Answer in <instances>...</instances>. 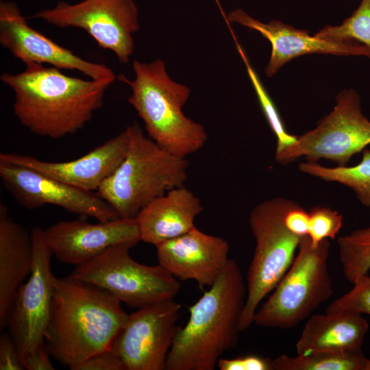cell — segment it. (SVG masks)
<instances>
[{
    "label": "cell",
    "instance_id": "cell-1",
    "mask_svg": "<svg viewBox=\"0 0 370 370\" xmlns=\"http://www.w3.org/2000/svg\"><path fill=\"white\" fill-rule=\"evenodd\" d=\"M60 70L30 63L23 72L0 77L14 93L13 110L21 123L53 139L82 130L101 108L106 89L115 80H85Z\"/></svg>",
    "mask_w": 370,
    "mask_h": 370
},
{
    "label": "cell",
    "instance_id": "cell-2",
    "mask_svg": "<svg viewBox=\"0 0 370 370\" xmlns=\"http://www.w3.org/2000/svg\"><path fill=\"white\" fill-rule=\"evenodd\" d=\"M127 317L106 290L69 275L56 278L44 341L55 360L73 370L111 347Z\"/></svg>",
    "mask_w": 370,
    "mask_h": 370
},
{
    "label": "cell",
    "instance_id": "cell-3",
    "mask_svg": "<svg viewBox=\"0 0 370 370\" xmlns=\"http://www.w3.org/2000/svg\"><path fill=\"white\" fill-rule=\"evenodd\" d=\"M246 296L241 270L230 259L209 289L189 307V319L177 330L165 369L213 370L238 343Z\"/></svg>",
    "mask_w": 370,
    "mask_h": 370
},
{
    "label": "cell",
    "instance_id": "cell-4",
    "mask_svg": "<svg viewBox=\"0 0 370 370\" xmlns=\"http://www.w3.org/2000/svg\"><path fill=\"white\" fill-rule=\"evenodd\" d=\"M132 66L134 80L123 75L118 78L132 88L128 102L143 120L149 138L165 150L184 158L202 149L208 140L204 127L182 111L190 88L173 81L160 59L149 63L135 60Z\"/></svg>",
    "mask_w": 370,
    "mask_h": 370
},
{
    "label": "cell",
    "instance_id": "cell-5",
    "mask_svg": "<svg viewBox=\"0 0 370 370\" xmlns=\"http://www.w3.org/2000/svg\"><path fill=\"white\" fill-rule=\"evenodd\" d=\"M126 129L129 134L126 155L97 194L119 218L134 219L153 199L184 185L188 162L186 158L171 153L146 137L136 123Z\"/></svg>",
    "mask_w": 370,
    "mask_h": 370
},
{
    "label": "cell",
    "instance_id": "cell-6",
    "mask_svg": "<svg viewBox=\"0 0 370 370\" xmlns=\"http://www.w3.org/2000/svg\"><path fill=\"white\" fill-rule=\"evenodd\" d=\"M330 249L329 239L314 247L308 235L303 236L292 264L256 310L254 323L291 329L330 299L334 292L328 270Z\"/></svg>",
    "mask_w": 370,
    "mask_h": 370
},
{
    "label": "cell",
    "instance_id": "cell-7",
    "mask_svg": "<svg viewBox=\"0 0 370 370\" xmlns=\"http://www.w3.org/2000/svg\"><path fill=\"white\" fill-rule=\"evenodd\" d=\"M292 202L275 197L260 202L249 214V225L256 245L247 271L241 332L254 323L258 306L286 273L297 254L302 237L289 231L284 221Z\"/></svg>",
    "mask_w": 370,
    "mask_h": 370
},
{
    "label": "cell",
    "instance_id": "cell-8",
    "mask_svg": "<svg viewBox=\"0 0 370 370\" xmlns=\"http://www.w3.org/2000/svg\"><path fill=\"white\" fill-rule=\"evenodd\" d=\"M132 246L109 247L92 260L75 266L69 276L101 287L130 308L173 299L180 289L177 278L160 264L148 266L135 261Z\"/></svg>",
    "mask_w": 370,
    "mask_h": 370
},
{
    "label": "cell",
    "instance_id": "cell-9",
    "mask_svg": "<svg viewBox=\"0 0 370 370\" xmlns=\"http://www.w3.org/2000/svg\"><path fill=\"white\" fill-rule=\"evenodd\" d=\"M370 145V120L362 113L359 94L354 89L341 91L333 110L314 129L297 136L296 143L275 153V159L286 165L304 158L321 159L347 166L357 153Z\"/></svg>",
    "mask_w": 370,
    "mask_h": 370
},
{
    "label": "cell",
    "instance_id": "cell-10",
    "mask_svg": "<svg viewBox=\"0 0 370 370\" xmlns=\"http://www.w3.org/2000/svg\"><path fill=\"white\" fill-rule=\"evenodd\" d=\"M32 17L62 28L84 29L100 47L114 52L124 64L133 53L132 35L139 29L134 0H84L75 4L59 1Z\"/></svg>",
    "mask_w": 370,
    "mask_h": 370
},
{
    "label": "cell",
    "instance_id": "cell-11",
    "mask_svg": "<svg viewBox=\"0 0 370 370\" xmlns=\"http://www.w3.org/2000/svg\"><path fill=\"white\" fill-rule=\"evenodd\" d=\"M181 308L168 299L128 314L111 345L125 370L165 369Z\"/></svg>",
    "mask_w": 370,
    "mask_h": 370
},
{
    "label": "cell",
    "instance_id": "cell-12",
    "mask_svg": "<svg viewBox=\"0 0 370 370\" xmlns=\"http://www.w3.org/2000/svg\"><path fill=\"white\" fill-rule=\"evenodd\" d=\"M31 235L32 271L17 291L7 326L22 358L44 341L56 278L51 269L53 254L44 230L35 227Z\"/></svg>",
    "mask_w": 370,
    "mask_h": 370
},
{
    "label": "cell",
    "instance_id": "cell-13",
    "mask_svg": "<svg viewBox=\"0 0 370 370\" xmlns=\"http://www.w3.org/2000/svg\"><path fill=\"white\" fill-rule=\"evenodd\" d=\"M0 177L14 199L27 209L54 205L101 222L119 218L114 208L97 193L70 186L30 168L0 161Z\"/></svg>",
    "mask_w": 370,
    "mask_h": 370
},
{
    "label": "cell",
    "instance_id": "cell-14",
    "mask_svg": "<svg viewBox=\"0 0 370 370\" xmlns=\"http://www.w3.org/2000/svg\"><path fill=\"white\" fill-rule=\"evenodd\" d=\"M0 43L25 65L49 64L79 71L94 79L116 77L106 66L82 59L32 28L14 2H0Z\"/></svg>",
    "mask_w": 370,
    "mask_h": 370
},
{
    "label": "cell",
    "instance_id": "cell-15",
    "mask_svg": "<svg viewBox=\"0 0 370 370\" xmlns=\"http://www.w3.org/2000/svg\"><path fill=\"white\" fill-rule=\"evenodd\" d=\"M47 243L58 260L79 265L114 245L135 246L140 240L136 218H119L98 223L60 221L44 230Z\"/></svg>",
    "mask_w": 370,
    "mask_h": 370
},
{
    "label": "cell",
    "instance_id": "cell-16",
    "mask_svg": "<svg viewBox=\"0 0 370 370\" xmlns=\"http://www.w3.org/2000/svg\"><path fill=\"white\" fill-rule=\"evenodd\" d=\"M255 30L271 44V53L265 68L268 77L273 76L281 67L293 58L311 53L338 56H360L370 59V48L356 40H331L310 36L308 31L299 29L280 21L262 23L241 9L229 13L225 19Z\"/></svg>",
    "mask_w": 370,
    "mask_h": 370
},
{
    "label": "cell",
    "instance_id": "cell-17",
    "mask_svg": "<svg viewBox=\"0 0 370 370\" xmlns=\"http://www.w3.org/2000/svg\"><path fill=\"white\" fill-rule=\"evenodd\" d=\"M155 247L159 264L177 279L194 280L201 288L210 287L230 260L227 241L196 227Z\"/></svg>",
    "mask_w": 370,
    "mask_h": 370
},
{
    "label": "cell",
    "instance_id": "cell-18",
    "mask_svg": "<svg viewBox=\"0 0 370 370\" xmlns=\"http://www.w3.org/2000/svg\"><path fill=\"white\" fill-rule=\"evenodd\" d=\"M129 145L127 129L90 151L68 162H47L36 158L12 153H1L0 161L21 165L70 186L92 192L124 159Z\"/></svg>",
    "mask_w": 370,
    "mask_h": 370
},
{
    "label": "cell",
    "instance_id": "cell-19",
    "mask_svg": "<svg viewBox=\"0 0 370 370\" xmlns=\"http://www.w3.org/2000/svg\"><path fill=\"white\" fill-rule=\"evenodd\" d=\"M199 198L184 186L153 199L137 214L140 240L154 246L185 234L203 211Z\"/></svg>",
    "mask_w": 370,
    "mask_h": 370
},
{
    "label": "cell",
    "instance_id": "cell-20",
    "mask_svg": "<svg viewBox=\"0 0 370 370\" xmlns=\"http://www.w3.org/2000/svg\"><path fill=\"white\" fill-rule=\"evenodd\" d=\"M33 265L31 233L0 204V328H7L17 291Z\"/></svg>",
    "mask_w": 370,
    "mask_h": 370
},
{
    "label": "cell",
    "instance_id": "cell-21",
    "mask_svg": "<svg viewBox=\"0 0 370 370\" xmlns=\"http://www.w3.org/2000/svg\"><path fill=\"white\" fill-rule=\"evenodd\" d=\"M369 328L367 321L358 313L311 314L295 344L297 354L361 351Z\"/></svg>",
    "mask_w": 370,
    "mask_h": 370
},
{
    "label": "cell",
    "instance_id": "cell-22",
    "mask_svg": "<svg viewBox=\"0 0 370 370\" xmlns=\"http://www.w3.org/2000/svg\"><path fill=\"white\" fill-rule=\"evenodd\" d=\"M306 174L329 182H337L351 188L362 205L370 208V149L362 151L356 165L327 167L317 162L306 161L298 166Z\"/></svg>",
    "mask_w": 370,
    "mask_h": 370
},
{
    "label": "cell",
    "instance_id": "cell-23",
    "mask_svg": "<svg viewBox=\"0 0 370 370\" xmlns=\"http://www.w3.org/2000/svg\"><path fill=\"white\" fill-rule=\"evenodd\" d=\"M368 358L362 350L347 353L317 352L306 355H280L273 370H366Z\"/></svg>",
    "mask_w": 370,
    "mask_h": 370
},
{
    "label": "cell",
    "instance_id": "cell-24",
    "mask_svg": "<svg viewBox=\"0 0 370 370\" xmlns=\"http://www.w3.org/2000/svg\"><path fill=\"white\" fill-rule=\"evenodd\" d=\"M337 245L343 275L353 284L370 270V227L338 237Z\"/></svg>",
    "mask_w": 370,
    "mask_h": 370
},
{
    "label": "cell",
    "instance_id": "cell-25",
    "mask_svg": "<svg viewBox=\"0 0 370 370\" xmlns=\"http://www.w3.org/2000/svg\"><path fill=\"white\" fill-rule=\"evenodd\" d=\"M232 37L245 65L247 75L254 88L263 114L277 138L275 153L280 152L294 145L297 141V136L291 134L286 131L273 100L267 92L257 73L250 64L245 51L238 43L234 34L232 35Z\"/></svg>",
    "mask_w": 370,
    "mask_h": 370
},
{
    "label": "cell",
    "instance_id": "cell-26",
    "mask_svg": "<svg viewBox=\"0 0 370 370\" xmlns=\"http://www.w3.org/2000/svg\"><path fill=\"white\" fill-rule=\"evenodd\" d=\"M321 39L356 40L370 48V0H361L358 8L339 25H326L314 34Z\"/></svg>",
    "mask_w": 370,
    "mask_h": 370
},
{
    "label": "cell",
    "instance_id": "cell-27",
    "mask_svg": "<svg viewBox=\"0 0 370 370\" xmlns=\"http://www.w3.org/2000/svg\"><path fill=\"white\" fill-rule=\"evenodd\" d=\"M308 236L314 247L323 240L334 239L343 226L342 214L329 207L314 206L308 211Z\"/></svg>",
    "mask_w": 370,
    "mask_h": 370
},
{
    "label": "cell",
    "instance_id": "cell-28",
    "mask_svg": "<svg viewBox=\"0 0 370 370\" xmlns=\"http://www.w3.org/2000/svg\"><path fill=\"white\" fill-rule=\"evenodd\" d=\"M325 312H352L370 315V275H363L347 293L334 300Z\"/></svg>",
    "mask_w": 370,
    "mask_h": 370
},
{
    "label": "cell",
    "instance_id": "cell-29",
    "mask_svg": "<svg viewBox=\"0 0 370 370\" xmlns=\"http://www.w3.org/2000/svg\"><path fill=\"white\" fill-rule=\"evenodd\" d=\"M217 366L220 370H273L271 359L256 355L220 358Z\"/></svg>",
    "mask_w": 370,
    "mask_h": 370
},
{
    "label": "cell",
    "instance_id": "cell-30",
    "mask_svg": "<svg viewBox=\"0 0 370 370\" xmlns=\"http://www.w3.org/2000/svg\"><path fill=\"white\" fill-rule=\"evenodd\" d=\"M73 370H125L115 352L111 347L90 356Z\"/></svg>",
    "mask_w": 370,
    "mask_h": 370
},
{
    "label": "cell",
    "instance_id": "cell-31",
    "mask_svg": "<svg viewBox=\"0 0 370 370\" xmlns=\"http://www.w3.org/2000/svg\"><path fill=\"white\" fill-rule=\"evenodd\" d=\"M25 369L18 347L10 334L3 332L0 337V370Z\"/></svg>",
    "mask_w": 370,
    "mask_h": 370
},
{
    "label": "cell",
    "instance_id": "cell-32",
    "mask_svg": "<svg viewBox=\"0 0 370 370\" xmlns=\"http://www.w3.org/2000/svg\"><path fill=\"white\" fill-rule=\"evenodd\" d=\"M284 224L294 234L303 237L308 233V212L296 202H292L286 212Z\"/></svg>",
    "mask_w": 370,
    "mask_h": 370
},
{
    "label": "cell",
    "instance_id": "cell-33",
    "mask_svg": "<svg viewBox=\"0 0 370 370\" xmlns=\"http://www.w3.org/2000/svg\"><path fill=\"white\" fill-rule=\"evenodd\" d=\"M45 341L40 343L32 352L22 358L23 365L27 370H54Z\"/></svg>",
    "mask_w": 370,
    "mask_h": 370
},
{
    "label": "cell",
    "instance_id": "cell-34",
    "mask_svg": "<svg viewBox=\"0 0 370 370\" xmlns=\"http://www.w3.org/2000/svg\"><path fill=\"white\" fill-rule=\"evenodd\" d=\"M366 370H370V358H368Z\"/></svg>",
    "mask_w": 370,
    "mask_h": 370
}]
</instances>
